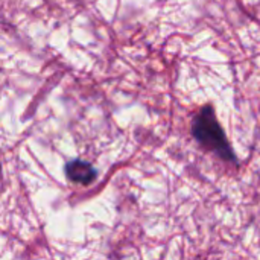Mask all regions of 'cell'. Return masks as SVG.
<instances>
[{
    "mask_svg": "<svg viewBox=\"0 0 260 260\" xmlns=\"http://www.w3.org/2000/svg\"><path fill=\"white\" fill-rule=\"evenodd\" d=\"M193 139L209 152H213L225 163L238 161V157L225 136L222 125L218 120L215 107L212 104L203 105L192 119Z\"/></svg>",
    "mask_w": 260,
    "mask_h": 260,
    "instance_id": "cell-1",
    "label": "cell"
},
{
    "mask_svg": "<svg viewBox=\"0 0 260 260\" xmlns=\"http://www.w3.org/2000/svg\"><path fill=\"white\" fill-rule=\"evenodd\" d=\"M66 175L70 181H73L76 184L88 186L96 180L98 172L88 161L72 160L66 165Z\"/></svg>",
    "mask_w": 260,
    "mask_h": 260,
    "instance_id": "cell-2",
    "label": "cell"
}]
</instances>
